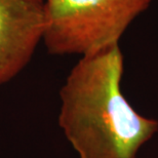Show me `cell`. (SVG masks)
I'll return each mask as SVG.
<instances>
[{"mask_svg":"<svg viewBox=\"0 0 158 158\" xmlns=\"http://www.w3.org/2000/svg\"><path fill=\"white\" fill-rule=\"evenodd\" d=\"M44 29V0H0V85L27 67Z\"/></svg>","mask_w":158,"mask_h":158,"instance_id":"cell-3","label":"cell"},{"mask_svg":"<svg viewBox=\"0 0 158 158\" xmlns=\"http://www.w3.org/2000/svg\"><path fill=\"white\" fill-rule=\"evenodd\" d=\"M119 44L83 56L60 89L59 125L78 158H138L158 121L134 109L121 90Z\"/></svg>","mask_w":158,"mask_h":158,"instance_id":"cell-1","label":"cell"},{"mask_svg":"<svg viewBox=\"0 0 158 158\" xmlns=\"http://www.w3.org/2000/svg\"><path fill=\"white\" fill-rule=\"evenodd\" d=\"M152 0H44L43 40L53 56L91 55L119 44Z\"/></svg>","mask_w":158,"mask_h":158,"instance_id":"cell-2","label":"cell"}]
</instances>
